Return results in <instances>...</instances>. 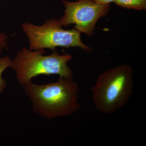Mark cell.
Instances as JSON below:
<instances>
[{"label":"cell","mask_w":146,"mask_h":146,"mask_svg":"<svg viewBox=\"0 0 146 146\" xmlns=\"http://www.w3.org/2000/svg\"><path fill=\"white\" fill-rule=\"evenodd\" d=\"M22 86L34 113L47 119L70 116L80 108V88L73 79L59 77L54 82L37 84L31 81Z\"/></svg>","instance_id":"cell-1"},{"label":"cell","mask_w":146,"mask_h":146,"mask_svg":"<svg viewBox=\"0 0 146 146\" xmlns=\"http://www.w3.org/2000/svg\"><path fill=\"white\" fill-rule=\"evenodd\" d=\"M133 88V69L122 64L101 73L90 91L96 109L102 114H111L125 105Z\"/></svg>","instance_id":"cell-2"},{"label":"cell","mask_w":146,"mask_h":146,"mask_svg":"<svg viewBox=\"0 0 146 146\" xmlns=\"http://www.w3.org/2000/svg\"><path fill=\"white\" fill-rule=\"evenodd\" d=\"M44 50H33L24 48L12 60L10 68L16 74L18 83L23 86L39 75H57L73 79L72 70L68 65L72 58L70 53L60 54L56 51L44 55Z\"/></svg>","instance_id":"cell-3"},{"label":"cell","mask_w":146,"mask_h":146,"mask_svg":"<svg viewBox=\"0 0 146 146\" xmlns=\"http://www.w3.org/2000/svg\"><path fill=\"white\" fill-rule=\"evenodd\" d=\"M117 5L123 8L142 11L146 10V0H115Z\"/></svg>","instance_id":"cell-6"},{"label":"cell","mask_w":146,"mask_h":146,"mask_svg":"<svg viewBox=\"0 0 146 146\" xmlns=\"http://www.w3.org/2000/svg\"><path fill=\"white\" fill-rule=\"evenodd\" d=\"M96 2L102 4L108 5L110 3L114 2L115 0H92Z\"/></svg>","instance_id":"cell-9"},{"label":"cell","mask_w":146,"mask_h":146,"mask_svg":"<svg viewBox=\"0 0 146 146\" xmlns=\"http://www.w3.org/2000/svg\"><path fill=\"white\" fill-rule=\"evenodd\" d=\"M62 27L59 20L54 19L47 20L41 26L28 22L22 24L23 31L28 39L29 49L54 50L58 47H78L86 51L92 50L82 42L80 32L75 29H63Z\"/></svg>","instance_id":"cell-4"},{"label":"cell","mask_w":146,"mask_h":146,"mask_svg":"<svg viewBox=\"0 0 146 146\" xmlns=\"http://www.w3.org/2000/svg\"><path fill=\"white\" fill-rule=\"evenodd\" d=\"M7 36L6 35L0 31V55L3 50L7 46Z\"/></svg>","instance_id":"cell-8"},{"label":"cell","mask_w":146,"mask_h":146,"mask_svg":"<svg viewBox=\"0 0 146 146\" xmlns=\"http://www.w3.org/2000/svg\"><path fill=\"white\" fill-rule=\"evenodd\" d=\"M65 9L59 20L62 26L74 24L75 29L89 36L94 34L97 22L107 15L110 6L92 0H78L76 2L63 1Z\"/></svg>","instance_id":"cell-5"},{"label":"cell","mask_w":146,"mask_h":146,"mask_svg":"<svg viewBox=\"0 0 146 146\" xmlns=\"http://www.w3.org/2000/svg\"><path fill=\"white\" fill-rule=\"evenodd\" d=\"M11 62L12 59L8 56L0 57V94H2L7 86V82L2 77L3 73L10 68Z\"/></svg>","instance_id":"cell-7"}]
</instances>
